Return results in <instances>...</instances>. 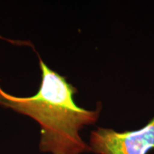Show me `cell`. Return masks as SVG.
<instances>
[{
    "label": "cell",
    "instance_id": "obj_1",
    "mask_svg": "<svg viewBox=\"0 0 154 154\" xmlns=\"http://www.w3.org/2000/svg\"><path fill=\"white\" fill-rule=\"evenodd\" d=\"M42 83L34 96L19 97L7 93L0 85V106L34 119L40 126L39 149L51 154H82L91 151L80 131L94 124L102 106L87 110L75 103L76 88L64 76L49 69L42 59Z\"/></svg>",
    "mask_w": 154,
    "mask_h": 154
},
{
    "label": "cell",
    "instance_id": "obj_2",
    "mask_svg": "<svg viewBox=\"0 0 154 154\" xmlns=\"http://www.w3.org/2000/svg\"><path fill=\"white\" fill-rule=\"evenodd\" d=\"M89 147L97 154H146L154 149V116L136 131L117 132L99 127L91 133Z\"/></svg>",
    "mask_w": 154,
    "mask_h": 154
}]
</instances>
